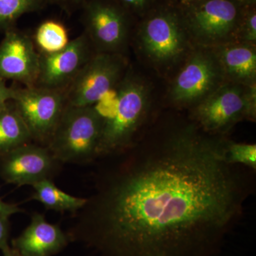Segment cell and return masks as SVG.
Listing matches in <instances>:
<instances>
[{
  "instance_id": "obj_1",
  "label": "cell",
  "mask_w": 256,
  "mask_h": 256,
  "mask_svg": "<svg viewBox=\"0 0 256 256\" xmlns=\"http://www.w3.org/2000/svg\"><path fill=\"white\" fill-rule=\"evenodd\" d=\"M226 137L171 122L110 156L67 236L98 256H216L255 190Z\"/></svg>"
},
{
  "instance_id": "obj_2",
  "label": "cell",
  "mask_w": 256,
  "mask_h": 256,
  "mask_svg": "<svg viewBox=\"0 0 256 256\" xmlns=\"http://www.w3.org/2000/svg\"><path fill=\"white\" fill-rule=\"evenodd\" d=\"M119 85L114 111L104 116L97 158H110L130 149L149 117L150 90L146 80L130 74Z\"/></svg>"
},
{
  "instance_id": "obj_3",
  "label": "cell",
  "mask_w": 256,
  "mask_h": 256,
  "mask_svg": "<svg viewBox=\"0 0 256 256\" xmlns=\"http://www.w3.org/2000/svg\"><path fill=\"white\" fill-rule=\"evenodd\" d=\"M144 16L138 38L148 60L164 68L188 54L192 42L178 5L154 6Z\"/></svg>"
},
{
  "instance_id": "obj_4",
  "label": "cell",
  "mask_w": 256,
  "mask_h": 256,
  "mask_svg": "<svg viewBox=\"0 0 256 256\" xmlns=\"http://www.w3.org/2000/svg\"><path fill=\"white\" fill-rule=\"evenodd\" d=\"M104 116L94 106H67L47 148L62 162L87 164L97 158Z\"/></svg>"
},
{
  "instance_id": "obj_5",
  "label": "cell",
  "mask_w": 256,
  "mask_h": 256,
  "mask_svg": "<svg viewBox=\"0 0 256 256\" xmlns=\"http://www.w3.org/2000/svg\"><path fill=\"white\" fill-rule=\"evenodd\" d=\"M178 6L191 42L210 48L236 42L248 6L237 0H194Z\"/></svg>"
},
{
  "instance_id": "obj_6",
  "label": "cell",
  "mask_w": 256,
  "mask_h": 256,
  "mask_svg": "<svg viewBox=\"0 0 256 256\" xmlns=\"http://www.w3.org/2000/svg\"><path fill=\"white\" fill-rule=\"evenodd\" d=\"M226 82L213 50L198 47L188 56L173 80L170 102L178 108H192Z\"/></svg>"
},
{
  "instance_id": "obj_7",
  "label": "cell",
  "mask_w": 256,
  "mask_h": 256,
  "mask_svg": "<svg viewBox=\"0 0 256 256\" xmlns=\"http://www.w3.org/2000/svg\"><path fill=\"white\" fill-rule=\"evenodd\" d=\"M12 101L32 140L47 146L66 108V96L57 89L28 86L14 89Z\"/></svg>"
},
{
  "instance_id": "obj_8",
  "label": "cell",
  "mask_w": 256,
  "mask_h": 256,
  "mask_svg": "<svg viewBox=\"0 0 256 256\" xmlns=\"http://www.w3.org/2000/svg\"><path fill=\"white\" fill-rule=\"evenodd\" d=\"M246 87L224 82L192 108L190 119L203 132L225 137L238 122L247 120Z\"/></svg>"
},
{
  "instance_id": "obj_9",
  "label": "cell",
  "mask_w": 256,
  "mask_h": 256,
  "mask_svg": "<svg viewBox=\"0 0 256 256\" xmlns=\"http://www.w3.org/2000/svg\"><path fill=\"white\" fill-rule=\"evenodd\" d=\"M124 68V60L117 54L100 52L89 58L72 80L67 106H94L119 82Z\"/></svg>"
},
{
  "instance_id": "obj_10",
  "label": "cell",
  "mask_w": 256,
  "mask_h": 256,
  "mask_svg": "<svg viewBox=\"0 0 256 256\" xmlns=\"http://www.w3.org/2000/svg\"><path fill=\"white\" fill-rule=\"evenodd\" d=\"M62 164L47 146L30 142L0 156V176L6 183L32 186L53 180Z\"/></svg>"
},
{
  "instance_id": "obj_11",
  "label": "cell",
  "mask_w": 256,
  "mask_h": 256,
  "mask_svg": "<svg viewBox=\"0 0 256 256\" xmlns=\"http://www.w3.org/2000/svg\"><path fill=\"white\" fill-rule=\"evenodd\" d=\"M88 34L104 53L117 54L127 41L129 22L126 12L107 0H92L85 10Z\"/></svg>"
},
{
  "instance_id": "obj_12",
  "label": "cell",
  "mask_w": 256,
  "mask_h": 256,
  "mask_svg": "<svg viewBox=\"0 0 256 256\" xmlns=\"http://www.w3.org/2000/svg\"><path fill=\"white\" fill-rule=\"evenodd\" d=\"M40 56L26 35L6 30L0 44V78L34 86L40 72Z\"/></svg>"
},
{
  "instance_id": "obj_13",
  "label": "cell",
  "mask_w": 256,
  "mask_h": 256,
  "mask_svg": "<svg viewBox=\"0 0 256 256\" xmlns=\"http://www.w3.org/2000/svg\"><path fill=\"white\" fill-rule=\"evenodd\" d=\"M89 48L85 35L74 38L63 50L40 56L37 87L60 90L72 82L89 60Z\"/></svg>"
},
{
  "instance_id": "obj_14",
  "label": "cell",
  "mask_w": 256,
  "mask_h": 256,
  "mask_svg": "<svg viewBox=\"0 0 256 256\" xmlns=\"http://www.w3.org/2000/svg\"><path fill=\"white\" fill-rule=\"evenodd\" d=\"M66 234L44 215L34 213L30 225L13 240V248L21 256H53L68 245Z\"/></svg>"
},
{
  "instance_id": "obj_15",
  "label": "cell",
  "mask_w": 256,
  "mask_h": 256,
  "mask_svg": "<svg viewBox=\"0 0 256 256\" xmlns=\"http://www.w3.org/2000/svg\"><path fill=\"white\" fill-rule=\"evenodd\" d=\"M212 50L226 82L242 86L256 84V45L230 42Z\"/></svg>"
},
{
  "instance_id": "obj_16",
  "label": "cell",
  "mask_w": 256,
  "mask_h": 256,
  "mask_svg": "<svg viewBox=\"0 0 256 256\" xmlns=\"http://www.w3.org/2000/svg\"><path fill=\"white\" fill-rule=\"evenodd\" d=\"M32 141L22 118L9 102L0 110V156Z\"/></svg>"
},
{
  "instance_id": "obj_17",
  "label": "cell",
  "mask_w": 256,
  "mask_h": 256,
  "mask_svg": "<svg viewBox=\"0 0 256 256\" xmlns=\"http://www.w3.org/2000/svg\"><path fill=\"white\" fill-rule=\"evenodd\" d=\"M32 198L42 203L46 210L75 214L82 208L86 198L72 196L56 186L53 180H44L32 185Z\"/></svg>"
},
{
  "instance_id": "obj_18",
  "label": "cell",
  "mask_w": 256,
  "mask_h": 256,
  "mask_svg": "<svg viewBox=\"0 0 256 256\" xmlns=\"http://www.w3.org/2000/svg\"><path fill=\"white\" fill-rule=\"evenodd\" d=\"M35 42L44 54H50L63 50L70 41L66 28L62 23L48 20L36 28Z\"/></svg>"
},
{
  "instance_id": "obj_19",
  "label": "cell",
  "mask_w": 256,
  "mask_h": 256,
  "mask_svg": "<svg viewBox=\"0 0 256 256\" xmlns=\"http://www.w3.org/2000/svg\"><path fill=\"white\" fill-rule=\"evenodd\" d=\"M47 0H0V28H11L26 13L40 9Z\"/></svg>"
},
{
  "instance_id": "obj_20",
  "label": "cell",
  "mask_w": 256,
  "mask_h": 256,
  "mask_svg": "<svg viewBox=\"0 0 256 256\" xmlns=\"http://www.w3.org/2000/svg\"><path fill=\"white\" fill-rule=\"evenodd\" d=\"M226 156L228 163L256 170V144L228 140Z\"/></svg>"
},
{
  "instance_id": "obj_21",
  "label": "cell",
  "mask_w": 256,
  "mask_h": 256,
  "mask_svg": "<svg viewBox=\"0 0 256 256\" xmlns=\"http://www.w3.org/2000/svg\"><path fill=\"white\" fill-rule=\"evenodd\" d=\"M236 42L256 44V6L246 8L237 32Z\"/></svg>"
},
{
  "instance_id": "obj_22",
  "label": "cell",
  "mask_w": 256,
  "mask_h": 256,
  "mask_svg": "<svg viewBox=\"0 0 256 256\" xmlns=\"http://www.w3.org/2000/svg\"><path fill=\"white\" fill-rule=\"evenodd\" d=\"M128 8L140 14H146L154 6L156 0H120Z\"/></svg>"
},
{
  "instance_id": "obj_23",
  "label": "cell",
  "mask_w": 256,
  "mask_h": 256,
  "mask_svg": "<svg viewBox=\"0 0 256 256\" xmlns=\"http://www.w3.org/2000/svg\"><path fill=\"white\" fill-rule=\"evenodd\" d=\"M246 106L247 120L252 122L256 118V84L246 87Z\"/></svg>"
},
{
  "instance_id": "obj_24",
  "label": "cell",
  "mask_w": 256,
  "mask_h": 256,
  "mask_svg": "<svg viewBox=\"0 0 256 256\" xmlns=\"http://www.w3.org/2000/svg\"><path fill=\"white\" fill-rule=\"evenodd\" d=\"M14 89L6 86L5 80L0 78V110L12 100Z\"/></svg>"
},
{
  "instance_id": "obj_25",
  "label": "cell",
  "mask_w": 256,
  "mask_h": 256,
  "mask_svg": "<svg viewBox=\"0 0 256 256\" xmlns=\"http://www.w3.org/2000/svg\"><path fill=\"white\" fill-rule=\"evenodd\" d=\"M8 218L0 215V249L8 244L10 230Z\"/></svg>"
},
{
  "instance_id": "obj_26",
  "label": "cell",
  "mask_w": 256,
  "mask_h": 256,
  "mask_svg": "<svg viewBox=\"0 0 256 256\" xmlns=\"http://www.w3.org/2000/svg\"><path fill=\"white\" fill-rule=\"evenodd\" d=\"M22 212L23 210L18 208L16 205L6 203L0 198V215L9 218L12 215Z\"/></svg>"
},
{
  "instance_id": "obj_27",
  "label": "cell",
  "mask_w": 256,
  "mask_h": 256,
  "mask_svg": "<svg viewBox=\"0 0 256 256\" xmlns=\"http://www.w3.org/2000/svg\"><path fill=\"white\" fill-rule=\"evenodd\" d=\"M1 250L2 252L3 256H21L13 248H10L8 244L2 248Z\"/></svg>"
},
{
  "instance_id": "obj_28",
  "label": "cell",
  "mask_w": 256,
  "mask_h": 256,
  "mask_svg": "<svg viewBox=\"0 0 256 256\" xmlns=\"http://www.w3.org/2000/svg\"><path fill=\"white\" fill-rule=\"evenodd\" d=\"M244 6H256V0H237Z\"/></svg>"
},
{
  "instance_id": "obj_29",
  "label": "cell",
  "mask_w": 256,
  "mask_h": 256,
  "mask_svg": "<svg viewBox=\"0 0 256 256\" xmlns=\"http://www.w3.org/2000/svg\"><path fill=\"white\" fill-rule=\"evenodd\" d=\"M50 1L64 4V3L75 2L80 1V0H50Z\"/></svg>"
},
{
  "instance_id": "obj_30",
  "label": "cell",
  "mask_w": 256,
  "mask_h": 256,
  "mask_svg": "<svg viewBox=\"0 0 256 256\" xmlns=\"http://www.w3.org/2000/svg\"><path fill=\"white\" fill-rule=\"evenodd\" d=\"M194 0H178V4H185V3L191 2Z\"/></svg>"
}]
</instances>
